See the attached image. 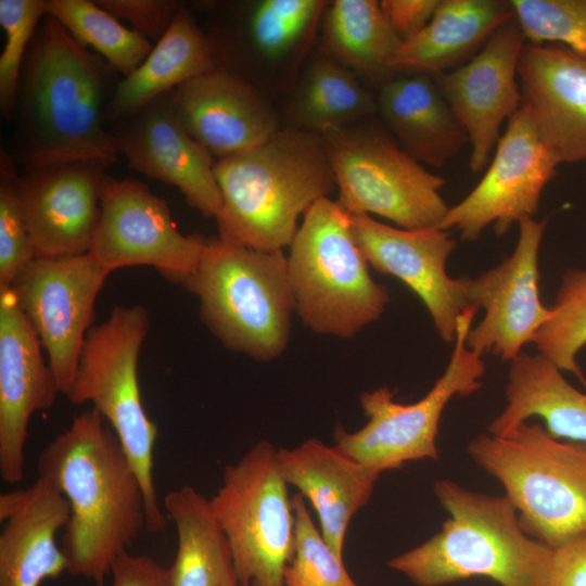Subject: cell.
<instances>
[{"instance_id": "cb8c5ba5", "label": "cell", "mask_w": 586, "mask_h": 586, "mask_svg": "<svg viewBox=\"0 0 586 586\" xmlns=\"http://www.w3.org/2000/svg\"><path fill=\"white\" fill-rule=\"evenodd\" d=\"M277 461L286 484L310 501L322 537L343 559L349 522L368 504L381 472L317 438L277 449Z\"/></svg>"}, {"instance_id": "4fadbf2b", "label": "cell", "mask_w": 586, "mask_h": 586, "mask_svg": "<svg viewBox=\"0 0 586 586\" xmlns=\"http://www.w3.org/2000/svg\"><path fill=\"white\" fill-rule=\"evenodd\" d=\"M110 275L88 253L36 257L10 286L47 353L61 394L72 384L95 300Z\"/></svg>"}, {"instance_id": "277c9868", "label": "cell", "mask_w": 586, "mask_h": 586, "mask_svg": "<svg viewBox=\"0 0 586 586\" xmlns=\"http://www.w3.org/2000/svg\"><path fill=\"white\" fill-rule=\"evenodd\" d=\"M433 491L449 518L424 543L387 561L416 586H446L487 577L500 586H551L553 550L528 536L507 496L451 481Z\"/></svg>"}, {"instance_id": "b9f144b4", "label": "cell", "mask_w": 586, "mask_h": 586, "mask_svg": "<svg viewBox=\"0 0 586 586\" xmlns=\"http://www.w3.org/2000/svg\"><path fill=\"white\" fill-rule=\"evenodd\" d=\"M552 550L551 586H586V532Z\"/></svg>"}, {"instance_id": "30bf717a", "label": "cell", "mask_w": 586, "mask_h": 586, "mask_svg": "<svg viewBox=\"0 0 586 586\" xmlns=\"http://www.w3.org/2000/svg\"><path fill=\"white\" fill-rule=\"evenodd\" d=\"M476 309H466L457 322L456 340L444 373L418 402L402 404L395 391L378 387L360 395V407L367 423L355 432L341 424L334 429V445L358 462L379 472L399 469L404 463L438 459L436 436L447 404L455 396L467 397L483 383L482 357L466 344Z\"/></svg>"}, {"instance_id": "74e56055", "label": "cell", "mask_w": 586, "mask_h": 586, "mask_svg": "<svg viewBox=\"0 0 586 586\" xmlns=\"http://www.w3.org/2000/svg\"><path fill=\"white\" fill-rule=\"evenodd\" d=\"M324 2L264 0L249 20V35L258 52L277 58L288 52L309 27Z\"/></svg>"}, {"instance_id": "6da1fadb", "label": "cell", "mask_w": 586, "mask_h": 586, "mask_svg": "<svg viewBox=\"0 0 586 586\" xmlns=\"http://www.w3.org/2000/svg\"><path fill=\"white\" fill-rule=\"evenodd\" d=\"M37 470L69 504L67 573L104 586L116 559L146 530L142 485L117 435L86 409L40 453Z\"/></svg>"}, {"instance_id": "ba28073f", "label": "cell", "mask_w": 586, "mask_h": 586, "mask_svg": "<svg viewBox=\"0 0 586 586\" xmlns=\"http://www.w3.org/2000/svg\"><path fill=\"white\" fill-rule=\"evenodd\" d=\"M149 326V313L139 304L117 305L105 320L91 326L65 396L74 405L90 403L112 426L141 482L146 531L158 533L168 517L160 506L153 476L157 426L144 410L138 380Z\"/></svg>"}, {"instance_id": "8d00e7d4", "label": "cell", "mask_w": 586, "mask_h": 586, "mask_svg": "<svg viewBox=\"0 0 586 586\" xmlns=\"http://www.w3.org/2000/svg\"><path fill=\"white\" fill-rule=\"evenodd\" d=\"M17 169L1 151L0 161V288H10L37 257L23 215Z\"/></svg>"}, {"instance_id": "4316f807", "label": "cell", "mask_w": 586, "mask_h": 586, "mask_svg": "<svg viewBox=\"0 0 586 586\" xmlns=\"http://www.w3.org/2000/svg\"><path fill=\"white\" fill-rule=\"evenodd\" d=\"M217 50L186 8L144 61L114 88L106 122L117 123L182 84L216 67Z\"/></svg>"}, {"instance_id": "ffe728a7", "label": "cell", "mask_w": 586, "mask_h": 586, "mask_svg": "<svg viewBox=\"0 0 586 586\" xmlns=\"http://www.w3.org/2000/svg\"><path fill=\"white\" fill-rule=\"evenodd\" d=\"M41 342L11 288H0V475L24 479L25 444L31 416L60 394Z\"/></svg>"}, {"instance_id": "4dcf8cb0", "label": "cell", "mask_w": 586, "mask_h": 586, "mask_svg": "<svg viewBox=\"0 0 586 586\" xmlns=\"http://www.w3.org/2000/svg\"><path fill=\"white\" fill-rule=\"evenodd\" d=\"M377 101L351 68L332 58L313 64L295 103V118L305 130L322 135L372 114Z\"/></svg>"}, {"instance_id": "603a6c76", "label": "cell", "mask_w": 586, "mask_h": 586, "mask_svg": "<svg viewBox=\"0 0 586 586\" xmlns=\"http://www.w3.org/2000/svg\"><path fill=\"white\" fill-rule=\"evenodd\" d=\"M67 499L38 476L27 488L0 496V586H41L68 572L55 542L69 519Z\"/></svg>"}, {"instance_id": "60d3db41", "label": "cell", "mask_w": 586, "mask_h": 586, "mask_svg": "<svg viewBox=\"0 0 586 586\" xmlns=\"http://www.w3.org/2000/svg\"><path fill=\"white\" fill-rule=\"evenodd\" d=\"M112 586H171L167 569L145 555L122 553L111 571Z\"/></svg>"}, {"instance_id": "ac0fdd59", "label": "cell", "mask_w": 586, "mask_h": 586, "mask_svg": "<svg viewBox=\"0 0 586 586\" xmlns=\"http://www.w3.org/2000/svg\"><path fill=\"white\" fill-rule=\"evenodd\" d=\"M115 124L119 154L132 170L174 186L191 207L217 217L221 194L213 155L182 125L171 91Z\"/></svg>"}, {"instance_id": "5b68a950", "label": "cell", "mask_w": 586, "mask_h": 586, "mask_svg": "<svg viewBox=\"0 0 586 586\" xmlns=\"http://www.w3.org/2000/svg\"><path fill=\"white\" fill-rule=\"evenodd\" d=\"M182 285L196 295L201 319L229 349L258 361L284 352L295 300L282 251L207 239L195 271Z\"/></svg>"}, {"instance_id": "3957f363", "label": "cell", "mask_w": 586, "mask_h": 586, "mask_svg": "<svg viewBox=\"0 0 586 586\" xmlns=\"http://www.w3.org/2000/svg\"><path fill=\"white\" fill-rule=\"evenodd\" d=\"M219 239L258 251L290 246L297 220L336 190L320 135L278 129L259 145L215 162Z\"/></svg>"}, {"instance_id": "ab89813d", "label": "cell", "mask_w": 586, "mask_h": 586, "mask_svg": "<svg viewBox=\"0 0 586 586\" xmlns=\"http://www.w3.org/2000/svg\"><path fill=\"white\" fill-rule=\"evenodd\" d=\"M440 0H383L381 9L404 41L419 34L431 21Z\"/></svg>"}, {"instance_id": "f546056e", "label": "cell", "mask_w": 586, "mask_h": 586, "mask_svg": "<svg viewBox=\"0 0 586 586\" xmlns=\"http://www.w3.org/2000/svg\"><path fill=\"white\" fill-rule=\"evenodd\" d=\"M326 41L336 61L373 76L392 72L403 42L374 0L334 1L326 20Z\"/></svg>"}, {"instance_id": "1f68e13d", "label": "cell", "mask_w": 586, "mask_h": 586, "mask_svg": "<svg viewBox=\"0 0 586 586\" xmlns=\"http://www.w3.org/2000/svg\"><path fill=\"white\" fill-rule=\"evenodd\" d=\"M46 14L56 20L86 48H92L123 77L149 55L153 44L124 26L95 1L46 0Z\"/></svg>"}, {"instance_id": "9c48e42d", "label": "cell", "mask_w": 586, "mask_h": 586, "mask_svg": "<svg viewBox=\"0 0 586 586\" xmlns=\"http://www.w3.org/2000/svg\"><path fill=\"white\" fill-rule=\"evenodd\" d=\"M334 174L337 203L349 214H374L403 229L441 228L449 206L443 177L426 170L378 129L344 126L320 135Z\"/></svg>"}, {"instance_id": "d590c367", "label": "cell", "mask_w": 586, "mask_h": 586, "mask_svg": "<svg viewBox=\"0 0 586 586\" xmlns=\"http://www.w3.org/2000/svg\"><path fill=\"white\" fill-rule=\"evenodd\" d=\"M510 4L531 43L558 42L586 56V0H512Z\"/></svg>"}, {"instance_id": "52a82bcc", "label": "cell", "mask_w": 586, "mask_h": 586, "mask_svg": "<svg viewBox=\"0 0 586 586\" xmlns=\"http://www.w3.org/2000/svg\"><path fill=\"white\" fill-rule=\"evenodd\" d=\"M286 259L295 311L316 333L352 337L377 321L391 301L370 276L349 213L330 198L304 214Z\"/></svg>"}, {"instance_id": "d4e9b609", "label": "cell", "mask_w": 586, "mask_h": 586, "mask_svg": "<svg viewBox=\"0 0 586 586\" xmlns=\"http://www.w3.org/2000/svg\"><path fill=\"white\" fill-rule=\"evenodd\" d=\"M377 110L399 146L422 165L442 167L469 143L467 131L429 74L384 81Z\"/></svg>"}, {"instance_id": "7402d4cb", "label": "cell", "mask_w": 586, "mask_h": 586, "mask_svg": "<svg viewBox=\"0 0 586 586\" xmlns=\"http://www.w3.org/2000/svg\"><path fill=\"white\" fill-rule=\"evenodd\" d=\"M171 95L187 131L218 160L249 151L279 129L255 89L219 66L182 84Z\"/></svg>"}, {"instance_id": "83f0119b", "label": "cell", "mask_w": 586, "mask_h": 586, "mask_svg": "<svg viewBox=\"0 0 586 586\" xmlns=\"http://www.w3.org/2000/svg\"><path fill=\"white\" fill-rule=\"evenodd\" d=\"M514 18L510 1L440 0L429 24L404 40L392 71L438 74L479 51L504 24Z\"/></svg>"}, {"instance_id": "7c38bea8", "label": "cell", "mask_w": 586, "mask_h": 586, "mask_svg": "<svg viewBox=\"0 0 586 586\" xmlns=\"http://www.w3.org/2000/svg\"><path fill=\"white\" fill-rule=\"evenodd\" d=\"M207 239L183 234L165 200L131 178L105 175L100 217L88 254L111 273L119 268L149 266L183 284L195 271Z\"/></svg>"}, {"instance_id": "e0dca14e", "label": "cell", "mask_w": 586, "mask_h": 586, "mask_svg": "<svg viewBox=\"0 0 586 586\" xmlns=\"http://www.w3.org/2000/svg\"><path fill=\"white\" fill-rule=\"evenodd\" d=\"M525 36L515 17L499 27L466 64L434 75L471 144L470 168L482 171L501 125L521 107L518 66Z\"/></svg>"}, {"instance_id": "e575fe53", "label": "cell", "mask_w": 586, "mask_h": 586, "mask_svg": "<svg viewBox=\"0 0 586 586\" xmlns=\"http://www.w3.org/2000/svg\"><path fill=\"white\" fill-rule=\"evenodd\" d=\"M46 15V0H0V25L5 42L0 55V111L14 116L23 64Z\"/></svg>"}, {"instance_id": "5bb4252c", "label": "cell", "mask_w": 586, "mask_h": 586, "mask_svg": "<svg viewBox=\"0 0 586 586\" xmlns=\"http://www.w3.org/2000/svg\"><path fill=\"white\" fill-rule=\"evenodd\" d=\"M559 163L539 139L520 107L507 122L493 160L475 188L449 207L441 229H456L464 241L477 240L492 226L502 235L524 219L534 218L546 184Z\"/></svg>"}, {"instance_id": "f35d334b", "label": "cell", "mask_w": 586, "mask_h": 586, "mask_svg": "<svg viewBox=\"0 0 586 586\" xmlns=\"http://www.w3.org/2000/svg\"><path fill=\"white\" fill-rule=\"evenodd\" d=\"M119 21H126L133 31L155 43L165 35L183 8L171 0H95Z\"/></svg>"}, {"instance_id": "7a4b0ae2", "label": "cell", "mask_w": 586, "mask_h": 586, "mask_svg": "<svg viewBox=\"0 0 586 586\" xmlns=\"http://www.w3.org/2000/svg\"><path fill=\"white\" fill-rule=\"evenodd\" d=\"M111 71L56 20L43 16L23 64L14 113L25 170L81 160L118 161L116 140L105 128L114 91Z\"/></svg>"}, {"instance_id": "d6986e66", "label": "cell", "mask_w": 586, "mask_h": 586, "mask_svg": "<svg viewBox=\"0 0 586 586\" xmlns=\"http://www.w3.org/2000/svg\"><path fill=\"white\" fill-rule=\"evenodd\" d=\"M111 165L81 160L18 176L20 202L37 257L89 252L100 217L102 181Z\"/></svg>"}, {"instance_id": "484cf974", "label": "cell", "mask_w": 586, "mask_h": 586, "mask_svg": "<svg viewBox=\"0 0 586 586\" xmlns=\"http://www.w3.org/2000/svg\"><path fill=\"white\" fill-rule=\"evenodd\" d=\"M506 406L488 433L504 435L533 417L553 437L586 444V393L572 386L546 357L521 353L510 361Z\"/></svg>"}, {"instance_id": "8fae6325", "label": "cell", "mask_w": 586, "mask_h": 586, "mask_svg": "<svg viewBox=\"0 0 586 586\" xmlns=\"http://www.w3.org/2000/svg\"><path fill=\"white\" fill-rule=\"evenodd\" d=\"M211 505L228 537L240 585L285 586L284 570L295 548V515L277 449L259 441L227 466Z\"/></svg>"}, {"instance_id": "9a60e30c", "label": "cell", "mask_w": 586, "mask_h": 586, "mask_svg": "<svg viewBox=\"0 0 586 586\" xmlns=\"http://www.w3.org/2000/svg\"><path fill=\"white\" fill-rule=\"evenodd\" d=\"M546 226V219L522 220L512 254L479 277H468V305L484 310L466 339L479 356L493 354L512 361L551 317L539 291L538 256Z\"/></svg>"}, {"instance_id": "d6a6232c", "label": "cell", "mask_w": 586, "mask_h": 586, "mask_svg": "<svg viewBox=\"0 0 586 586\" xmlns=\"http://www.w3.org/2000/svg\"><path fill=\"white\" fill-rule=\"evenodd\" d=\"M549 320L538 330L533 343L538 353L562 372L573 373L586 386L576 361L586 345V269H570L562 275Z\"/></svg>"}, {"instance_id": "836d02e7", "label": "cell", "mask_w": 586, "mask_h": 586, "mask_svg": "<svg viewBox=\"0 0 586 586\" xmlns=\"http://www.w3.org/2000/svg\"><path fill=\"white\" fill-rule=\"evenodd\" d=\"M295 515L294 555L284 570L285 586H359L316 527L305 498L292 496Z\"/></svg>"}, {"instance_id": "8992f818", "label": "cell", "mask_w": 586, "mask_h": 586, "mask_svg": "<svg viewBox=\"0 0 586 586\" xmlns=\"http://www.w3.org/2000/svg\"><path fill=\"white\" fill-rule=\"evenodd\" d=\"M467 453L501 483L528 536L555 549L586 532V444L525 421L504 435L480 434Z\"/></svg>"}, {"instance_id": "44dd1931", "label": "cell", "mask_w": 586, "mask_h": 586, "mask_svg": "<svg viewBox=\"0 0 586 586\" xmlns=\"http://www.w3.org/2000/svg\"><path fill=\"white\" fill-rule=\"evenodd\" d=\"M521 107L559 164L586 162V56L561 44L525 43Z\"/></svg>"}, {"instance_id": "f1b7e54d", "label": "cell", "mask_w": 586, "mask_h": 586, "mask_svg": "<svg viewBox=\"0 0 586 586\" xmlns=\"http://www.w3.org/2000/svg\"><path fill=\"white\" fill-rule=\"evenodd\" d=\"M177 532V550L168 571L171 586H241L228 537L211 499L184 485L163 500Z\"/></svg>"}, {"instance_id": "2e32d148", "label": "cell", "mask_w": 586, "mask_h": 586, "mask_svg": "<svg viewBox=\"0 0 586 586\" xmlns=\"http://www.w3.org/2000/svg\"><path fill=\"white\" fill-rule=\"evenodd\" d=\"M349 216L355 241L368 264L413 291L428 309L440 337L454 344L458 318L469 308L468 277L450 278L446 271L456 240L441 228L408 230L366 214Z\"/></svg>"}]
</instances>
